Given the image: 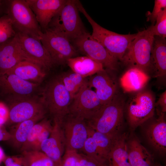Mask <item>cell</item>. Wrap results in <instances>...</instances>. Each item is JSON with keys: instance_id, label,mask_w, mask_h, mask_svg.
Wrapping results in <instances>:
<instances>
[{"instance_id": "obj_1", "label": "cell", "mask_w": 166, "mask_h": 166, "mask_svg": "<svg viewBox=\"0 0 166 166\" xmlns=\"http://www.w3.org/2000/svg\"><path fill=\"white\" fill-rule=\"evenodd\" d=\"M125 104L123 97L117 93L110 101L104 105L86 121L88 126L114 139L121 134Z\"/></svg>"}, {"instance_id": "obj_2", "label": "cell", "mask_w": 166, "mask_h": 166, "mask_svg": "<svg viewBox=\"0 0 166 166\" xmlns=\"http://www.w3.org/2000/svg\"><path fill=\"white\" fill-rule=\"evenodd\" d=\"M76 2L79 11L84 15L92 27V37L100 43L113 57L121 61L137 33L121 34L104 28L92 19L80 1L76 0Z\"/></svg>"}, {"instance_id": "obj_3", "label": "cell", "mask_w": 166, "mask_h": 166, "mask_svg": "<svg viewBox=\"0 0 166 166\" xmlns=\"http://www.w3.org/2000/svg\"><path fill=\"white\" fill-rule=\"evenodd\" d=\"M152 26L137 33L121 60L146 73L152 67L151 55L155 36Z\"/></svg>"}, {"instance_id": "obj_4", "label": "cell", "mask_w": 166, "mask_h": 166, "mask_svg": "<svg viewBox=\"0 0 166 166\" xmlns=\"http://www.w3.org/2000/svg\"><path fill=\"white\" fill-rule=\"evenodd\" d=\"M41 98L53 120L62 121L69 113L72 98L59 75L47 83Z\"/></svg>"}, {"instance_id": "obj_5", "label": "cell", "mask_w": 166, "mask_h": 166, "mask_svg": "<svg viewBox=\"0 0 166 166\" xmlns=\"http://www.w3.org/2000/svg\"><path fill=\"white\" fill-rule=\"evenodd\" d=\"M75 0L67 1L53 18L47 28L60 33L71 42L87 32L79 14Z\"/></svg>"}, {"instance_id": "obj_6", "label": "cell", "mask_w": 166, "mask_h": 166, "mask_svg": "<svg viewBox=\"0 0 166 166\" xmlns=\"http://www.w3.org/2000/svg\"><path fill=\"white\" fill-rule=\"evenodd\" d=\"M6 3L7 14L16 32L40 40L42 30L26 0H6Z\"/></svg>"}, {"instance_id": "obj_7", "label": "cell", "mask_w": 166, "mask_h": 166, "mask_svg": "<svg viewBox=\"0 0 166 166\" xmlns=\"http://www.w3.org/2000/svg\"><path fill=\"white\" fill-rule=\"evenodd\" d=\"M40 41L55 65H63L69 58L77 57L78 51L63 35L47 28L40 34Z\"/></svg>"}, {"instance_id": "obj_8", "label": "cell", "mask_w": 166, "mask_h": 166, "mask_svg": "<svg viewBox=\"0 0 166 166\" xmlns=\"http://www.w3.org/2000/svg\"><path fill=\"white\" fill-rule=\"evenodd\" d=\"M76 50L101 64L104 68L109 71L116 70L118 60L111 55L87 31L72 40Z\"/></svg>"}, {"instance_id": "obj_9", "label": "cell", "mask_w": 166, "mask_h": 166, "mask_svg": "<svg viewBox=\"0 0 166 166\" xmlns=\"http://www.w3.org/2000/svg\"><path fill=\"white\" fill-rule=\"evenodd\" d=\"M155 99L149 91H139L129 101L127 106V118L130 128L134 130L153 117Z\"/></svg>"}, {"instance_id": "obj_10", "label": "cell", "mask_w": 166, "mask_h": 166, "mask_svg": "<svg viewBox=\"0 0 166 166\" xmlns=\"http://www.w3.org/2000/svg\"><path fill=\"white\" fill-rule=\"evenodd\" d=\"M103 105L95 92L89 86L87 80L72 98L69 113L86 121Z\"/></svg>"}, {"instance_id": "obj_11", "label": "cell", "mask_w": 166, "mask_h": 166, "mask_svg": "<svg viewBox=\"0 0 166 166\" xmlns=\"http://www.w3.org/2000/svg\"><path fill=\"white\" fill-rule=\"evenodd\" d=\"M9 115L6 123L16 124L47 111L41 97L36 96L9 99Z\"/></svg>"}, {"instance_id": "obj_12", "label": "cell", "mask_w": 166, "mask_h": 166, "mask_svg": "<svg viewBox=\"0 0 166 166\" xmlns=\"http://www.w3.org/2000/svg\"><path fill=\"white\" fill-rule=\"evenodd\" d=\"M62 126L65 139V150L81 151L89 135L86 121L68 113L63 119Z\"/></svg>"}, {"instance_id": "obj_13", "label": "cell", "mask_w": 166, "mask_h": 166, "mask_svg": "<svg viewBox=\"0 0 166 166\" xmlns=\"http://www.w3.org/2000/svg\"><path fill=\"white\" fill-rule=\"evenodd\" d=\"M39 84L24 80L16 75L5 73L0 74V89L9 99L34 96Z\"/></svg>"}, {"instance_id": "obj_14", "label": "cell", "mask_w": 166, "mask_h": 166, "mask_svg": "<svg viewBox=\"0 0 166 166\" xmlns=\"http://www.w3.org/2000/svg\"><path fill=\"white\" fill-rule=\"evenodd\" d=\"M16 35L22 49L31 62L44 70L50 69L55 65L40 40L20 32H16Z\"/></svg>"}, {"instance_id": "obj_15", "label": "cell", "mask_w": 166, "mask_h": 166, "mask_svg": "<svg viewBox=\"0 0 166 166\" xmlns=\"http://www.w3.org/2000/svg\"><path fill=\"white\" fill-rule=\"evenodd\" d=\"M62 121L53 119L50 135L42 142L40 147V151L50 158L57 166L65 151V139Z\"/></svg>"}, {"instance_id": "obj_16", "label": "cell", "mask_w": 166, "mask_h": 166, "mask_svg": "<svg viewBox=\"0 0 166 166\" xmlns=\"http://www.w3.org/2000/svg\"><path fill=\"white\" fill-rule=\"evenodd\" d=\"M23 61L31 62L22 49L16 34L0 44V74L6 72Z\"/></svg>"}, {"instance_id": "obj_17", "label": "cell", "mask_w": 166, "mask_h": 166, "mask_svg": "<svg viewBox=\"0 0 166 166\" xmlns=\"http://www.w3.org/2000/svg\"><path fill=\"white\" fill-rule=\"evenodd\" d=\"M110 72L105 69L88 79L89 86L95 89V92L103 105L109 102L118 93L117 84L111 76Z\"/></svg>"}, {"instance_id": "obj_18", "label": "cell", "mask_w": 166, "mask_h": 166, "mask_svg": "<svg viewBox=\"0 0 166 166\" xmlns=\"http://www.w3.org/2000/svg\"><path fill=\"white\" fill-rule=\"evenodd\" d=\"M42 30L47 29L53 18L66 3L67 0H26Z\"/></svg>"}, {"instance_id": "obj_19", "label": "cell", "mask_w": 166, "mask_h": 166, "mask_svg": "<svg viewBox=\"0 0 166 166\" xmlns=\"http://www.w3.org/2000/svg\"><path fill=\"white\" fill-rule=\"evenodd\" d=\"M158 117L146 128L145 135L148 142L162 156L166 152V122L165 113H158Z\"/></svg>"}, {"instance_id": "obj_20", "label": "cell", "mask_w": 166, "mask_h": 166, "mask_svg": "<svg viewBox=\"0 0 166 166\" xmlns=\"http://www.w3.org/2000/svg\"><path fill=\"white\" fill-rule=\"evenodd\" d=\"M128 158L131 166H153L152 155L141 144L135 135H130L126 139Z\"/></svg>"}, {"instance_id": "obj_21", "label": "cell", "mask_w": 166, "mask_h": 166, "mask_svg": "<svg viewBox=\"0 0 166 166\" xmlns=\"http://www.w3.org/2000/svg\"><path fill=\"white\" fill-rule=\"evenodd\" d=\"M44 70L36 63L23 61L6 73L15 74L25 81L39 84L46 76Z\"/></svg>"}, {"instance_id": "obj_22", "label": "cell", "mask_w": 166, "mask_h": 166, "mask_svg": "<svg viewBox=\"0 0 166 166\" xmlns=\"http://www.w3.org/2000/svg\"><path fill=\"white\" fill-rule=\"evenodd\" d=\"M152 67L156 77L163 78L166 74V40L155 36L151 55Z\"/></svg>"}, {"instance_id": "obj_23", "label": "cell", "mask_w": 166, "mask_h": 166, "mask_svg": "<svg viewBox=\"0 0 166 166\" xmlns=\"http://www.w3.org/2000/svg\"><path fill=\"white\" fill-rule=\"evenodd\" d=\"M127 136L121 133L113 139L108 158L110 166H131L127 148Z\"/></svg>"}, {"instance_id": "obj_24", "label": "cell", "mask_w": 166, "mask_h": 166, "mask_svg": "<svg viewBox=\"0 0 166 166\" xmlns=\"http://www.w3.org/2000/svg\"><path fill=\"white\" fill-rule=\"evenodd\" d=\"M149 78L147 74L136 67H131L120 78L121 86L125 92L140 90L147 84Z\"/></svg>"}, {"instance_id": "obj_25", "label": "cell", "mask_w": 166, "mask_h": 166, "mask_svg": "<svg viewBox=\"0 0 166 166\" xmlns=\"http://www.w3.org/2000/svg\"><path fill=\"white\" fill-rule=\"evenodd\" d=\"M67 63L72 71L86 78L105 69L101 64L86 56L69 58Z\"/></svg>"}, {"instance_id": "obj_26", "label": "cell", "mask_w": 166, "mask_h": 166, "mask_svg": "<svg viewBox=\"0 0 166 166\" xmlns=\"http://www.w3.org/2000/svg\"><path fill=\"white\" fill-rule=\"evenodd\" d=\"M45 113L41 114L31 119L16 124L14 129L9 132L10 135L9 140L11 142L13 146L20 150L26 141L33 127L45 118Z\"/></svg>"}, {"instance_id": "obj_27", "label": "cell", "mask_w": 166, "mask_h": 166, "mask_svg": "<svg viewBox=\"0 0 166 166\" xmlns=\"http://www.w3.org/2000/svg\"><path fill=\"white\" fill-rule=\"evenodd\" d=\"M59 76L72 98L88 80L87 78L72 71L63 73Z\"/></svg>"}, {"instance_id": "obj_28", "label": "cell", "mask_w": 166, "mask_h": 166, "mask_svg": "<svg viewBox=\"0 0 166 166\" xmlns=\"http://www.w3.org/2000/svg\"><path fill=\"white\" fill-rule=\"evenodd\" d=\"M89 133L95 143L99 156L104 160L108 161L109 155L113 139L96 131L89 127Z\"/></svg>"}, {"instance_id": "obj_29", "label": "cell", "mask_w": 166, "mask_h": 166, "mask_svg": "<svg viewBox=\"0 0 166 166\" xmlns=\"http://www.w3.org/2000/svg\"><path fill=\"white\" fill-rule=\"evenodd\" d=\"M27 166H57L48 156L40 151L22 152Z\"/></svg>"}, {"instance_id": "obj_30", "label": "cell", "mask_w": 166, "mask_h": 166, "mask_svg": "<svg viewBox=\"0 0 166 166\" xmlns=\"http://www.w3.org/2000/svg\"><path fill=\"white\" fill-rule=\"evenodd\" d=\"M51 124L50 120L45 117L36 124L31 128L26 141L20 149L21 152L29 151L38 135Z\"/></svg>"}, {"instance_id": "obj_31", "label": "cell", "mask_w": 166, "mask_h": 166, "mask_svg": "<svg viewBox=\"0 0 166 166\" xmlns=\"http://www.w3.org/2000/svg\"><path fill=\"white\" fill-rule=\"evenodd\" d=\"M16 32L11 19L7 14L0 17V44L14 37Z\"/></svg>"}, {"instance_id": "obj_32", "label": "cell", "mask_w": 166, "mask_h": 166, "mask_svg": "<svg viewBox=\"0 0 166 166\" xmlns=\"http://www.w3.org/2000/svg\"><path fill=\"white\" fill-rule=\"evenodd\" d=\"M81 152L93 158L98 161L105 164H109L108 161L102 159L99 155L95 143L89 133L88 137L86 140Z\"/></svg>"}, {"instance_id": "obj_33", "label": "cell", "mask_w": 166, "mask_h": 166, "mask_svg": "<svg viewBox=\"0 0 166 166\" xmlns=\"http://www.w3.org/2000/svg\"><path fill=\"white\" fill-rule=\"evenodd\" d=\"M156 23L152 26L155 36L165 38L166 37V8L159 13L156 21Z\"/></svg>"}, {"instance_id": "obj_34", "label": "cell", "mask_w": 166, "mask_h": 166, "mask_svg": "<svg viewBox=\"0 0 166 166\" xmlns=\"http://www.w3.org/2000/svg\"><path fill=\"white\" fill-rule=\"evenodd\" d=\"M166 8V0H155L152 11L148 12L147 17L148 21H150L152 25H154L156 19L160 12Z\"/></svg>"}, {"instance_id": "obj_35", "label": "cell", "mask_w": 166, "mask_h": 166, "mask_svg": "<svg viewBox=\"0 0 166 166\" xmlns=\"http://www.w3.org/2000/svg\"><path fill=\"white\" fill-rule=\"evenodd\" d=\"M2 163L4 166H27L23 156L19 155L5 156Z\"/></svg>"}, {"instance_id": "obj_36", "label": "cell", "mask_w": 166, "mask_h": 166, "mask_svg": "<svg viewBox=\"0 0 166 166\" xmlns=\"http://www.w3.org/2000/svg\"><path fill=\"white\" fill-rule=\"evenodd\" d=\"M78 152L65 150L58 166H76Z\"/></svg>"}, {"instance_id": "obj_37", "label": "cell", "mask_w": 166, "mask_h": 166, "mask_svg": "<svg viewBox=\"0 0 166 166\" xmlns=\"http://www.w3.org/2000/svg\"><path fill=\"white\" fill-rule=\"evenodd\" d=\"M77 158L82 166H110L109 164L101 163L82 153L78 152Z\"/></svg>"}, {"instance_id": "obj_38", "label": "cell", "mask_w": 166, "mask_h": 166, "mask_svg": "<svg viewBox=\"0 0 166 166\" xmlns=\"http://www.w3.org/2000/svg\"><path fill=\"white\" fill-rule=\"evenodd\" d=\"M52 128L51 124L45 128L38 136L32 145L30 150L40 151L41 145L42 142L49 136Z\"/></svg>"}, {"instance_id": "obj_39", "label": "cell", "mask_w": 166, "mask_h": 166, "mask_svg": "<svg viewBox=\"0 0 166 166\" xmlns=\"http://www.w3.org/2000/svg\"><path fill=\"white\" fill-rule=\"evenodd\" d=\"M158 107L160 110L158 113H165L166 112V91L163 92L160 95L156 102H155V107Z\"/></svg>"}, {"instance_id": "obj_40", "label": "cell", "mask_w": 166, "mask_h": 166, "mask_svg": "<svg viewBox=\"0 0 166 166\" xmlns=\"http://www.w3.org/2000/svg\"><path fill=\"white\" fill-rule=\"evenodd\" d=\"M10 135L3 125H0V141L9 140Z\"/></svg>"}, {"instance_id": "obj_41", "label": "cell", "mask_w": 166, "mask_h": 166, "mask_svg": "<svg viewBox=\"0 0 166 166\" xmlns=\"http://www.w3.org/2000/svg\"><path fill=\"white\" fill-rule=\"evenodd\" d=\"M9 110L7 107L0 104V118L6 119H8Z\"/></svg>"}, {"instance_id": "obj_42", "label": "cell", "mask_w": 166, "mask_h": 166, "mask_svg": "<svg viewBox=\"0 0 166 166\" xmlns=\"http://www.w3.org/2000/svg\"><path fill=\"white\" fill-rule=\"evenodd\" d=\"M5 156L3 149L0 147V164L2 162Z\"/></svg>"}, {"instance_id": "obj_43", "label": "cell", "mask_w": 166, "mask_h": 166, "mask_svg": "<svg viewBox=\"0 0 166 166\" xmlns=\"http://www.w3.org/2000/svg\"><path fill=\"white\" fill-rule=\"evenodd\" d=\"M6 4V0H0V12L1 11L2 9L3 5Z\"/></svg>"}, {"instance_id": "obj_44", "label": "cell", "mask_w": 166, "mask_h": 166, "mask_svg": "<svg viewBox=\"0 0 166 166\" xmlns=\"http://www.w3.org/2000/svg\"><path fill=\"white\" fill-rule=\"evenodd\" d=\"M76 166H82L81 164L80 163L78 159L77 158V160L76 162Z\"/></svg>"}, {"instance_id": "obj_45", "label": "cell", "mask_w": 166, "mask_h": 166, "mask_svg": "<svg viewBox=\"0 0 166 166\" xmlns=\"http://www.w3.org/2000/svg\"><path fill=\"white\" fill-rule=\"evenodd\" d=\"M153 166H162L160 164H154Z\"/></svg>"}]
</instances>
